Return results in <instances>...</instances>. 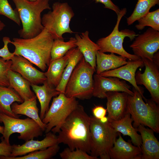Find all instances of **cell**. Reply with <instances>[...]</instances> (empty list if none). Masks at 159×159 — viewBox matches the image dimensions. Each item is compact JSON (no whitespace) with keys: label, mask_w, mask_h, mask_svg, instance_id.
Wrapping results in <instances>:
<instances>
[{"label":"cell","mask_w":159,"mask_h":159,"mask_svg":"<svg viewBox=\"0 0 159 159\" xmlns=\"http://www.w3.org/2000/svg\"><path fill=\"white\" fill-rule=\"evenodd\" d=\"M90 116L78 105L62 124L57 136L58 144L67 145L71 150L79 149L90 153Z\"/></svg>","instance_id":"6da1fadb"},{"label":"cell","mask_w":159,"mask_h":159,"mask_svg":"<svg viewBox=\"0 0 159 159\" xmlns=\"http://www.w3.org/2000/svg\"><path fill=\"white\" fill-rule=\"evenodd\" d=\"M54 39L44 28L35 37L30 39L14 38L11 41L14 47L13 52L28 59L44 71L51 61V50Z\"/></svg>","instance_id":"7a4b0ae2"},{"label":"cell","mask_w":159,"mask_h":159,"mask_svg":"<svg viewBox=\"0 0 159 159\" xmlns=\"http://www.w3.org/2000/svg\"><path fill=\"white\" fill-rule=\"evenodd\" d=\"M19 14L22 28L18 33L21 37L30 39L37 36L44 28L41 14L45 9H50L49 0H12Z\"/></svg>","instance_id":"3957f363"},{"label":"cell","mask_w":159,"mask_h":159,"mask_svg":"<svg viewBox=\"0 0 159 159\" xmlns=\"http://www.w3.org/2000/svg\"><path fill=\"white\" fill-rule=\"evenodd\" d=\"M133 95L128 97L127 110L133 121V126L137 128L139 125L146 126L154 132L159 133V108L152 99L145 102L141 94L134 87Z\"/></svg>","instance_id":"277c9868"},{"label":"cell","mask_w":159,"mask_h":159,"mask_svg":"<svg viewBox=\"0 0 159 159\" xmlns=\"http://www.w3.org/2000/svg\"><path fill=\"white\" fill-rule=\"evenodd\" d=\"M90 155L101 159H110L109 152L119 132L109 121L101 122L94 116H90Z\"/></svg>","instance_id":"5b68a950"},{"label":"cell","mask_w":159,"mask_h":159,"mask_svg":"<svg viewBox=\"0 0 159 159\" xmlns=\"http://www.w3.org/2000/svg\"><path fill=\"white\" fill-rule=\"evenodd\" d=\"M96 71L83 57L74 69L66 87L68 97L89 99L93 96V74Z\"/></svg>","instance_id":"8992f818"},{"label":"cell","mask_w":159,"mask_h":159,"mask_svg":"<svg viewBox=\"0 0 159 159\" xmlns=\"http://www.w3.org/2000/svg\"><path fill=\"white\" fill-rule=\"evenodd\" d=\"M74 15L72 9L67 3L55 2L52 5V10L43 15L42 24L54 40L64 39V34L73 33L69 25Z\"/></svg>","instance_id":"52a82bcc"},{"label":"cell","mask_w":159,"mask_h":159,"mask_svg":"<svg viewBox=\"0 0 159 159\" xmlns=\"http://www.w3.org/2000/svg\"><path fill=\"white\" fill-rule=\"evenodd\" d=\"M126 12V8L120 10V13L117 15V22L112 32L108 36L99 39L96 44L99 47V51L100 52L117 54L130 60H137L141 58L126 52L123 47V43L125 37H128L132 41L138 34H136L135 32L129 29H126L120 31L119 30L121 20Z\"/></svg>","instance_id":"ba28073f"},{"label":"cell","mask_w":159,"mask_h":159,"mask_svg":"<svg viewBox=\"0 0 159 159\" xmlns=\"http://www.w3.org/2000/svg\"><path fill=\"white\" fill-rule=\"evenodd\" d=\"M79 104L76 98L68 97L60 93L53 98L51 105L42 120L46 125L45 132L58 133L67 117Z\"/></svg>","instance_id":"9c48e42d"},{"label":"cell","mask_w":159,"mask_h":159,"mask_svg":"<svg viewBox=\"0 0 159 159\" xmlns=\"http://www.w3.org/2000/svg\"><path fill=\"white\" fill-rule=\"evenodd\" d=\"M0 122L4 125L1 138L9 144L10 136L14 133L19 134L18 139L26 141L42 136L44 131L35 121L29 117L20 119L0 113Z\"/></svg>","instance_id":"30bf717a"},{"label":"cell","mask_w":159,"mask_h":159,"mask_svg":"<svg viewBox=\"0 0 159 159\" xmlns=\"http://www.w3.org/2000/svg\"><path fill=\"white\" fill-rule=\"evenodd\" d=\"M134 54L141 59L153 61L154 54L159 49V32L150 27L138 34L130 45Z\"/></svg>","instance_id":"8fae6325"},{"label":"cell","mask_w":159,"mask_h":159,"mask_svg":"<svg viewBox=\"0 0 159 159\" xmlns=\"http://www.w3.org/2000/svg\"><path fill=\"white\" fill-rule=\"evenodd\" d=\"M145 66L143 73L138 71L135 75L137 85H143L150 92L152 99L157 104H159V65L153 60L142 59Z\"/></svg>","instance_id":"7c38bea8"},{"label":"cell","mask_w":159,"mask_h":159,"mask_svg":"<svg viewBox=\"0 0 159 159\" xmlns=\"http://www.w3.org/2000/svg\"><path fill=\"white\" fill-rule=\"evenodd\" d=\"M94 88L92 96L100 98H106L107 92L117 91L125 92L133 95L130 86L124 80L114 77H105L97 74L93 75Z\"/></svg>","instance_id":"4fadbf2b"},{"label":"cell","mask_w":159,"mask_h":159,"mask_svg":"<svg viewBox=\"0 0 159 159\" xmlns=\"http://www.w3.org/2000/svg\"><path fill=\"white\" fill-rule=\"evenodd\" d=\"M11 60L10 70L20 74L31 84H43L46 80L44 72L36 68L31 62L22 56L14 55Z\"/></svg>","instance_id":"5bb4252c"},{"label":"cell","mask_w":159,"mask_h":159,"mask_svg":"<svg viewBox=\"0 0 159 159\" xmlns=\"http://www.w3.org/2000/svg\"><path fill=\"white\" fill-rule=\"evenodd\" d=\"M144 65L141 59L136 60H130L125 64L116 69L105 71L100 74L105 77H114L122 79L130 83L133 87L141 95L143 98L147 100L143 95L142 90L137 84L135 75L137 69Z\"/></svg>","instance_id":"9a60e30c"},{"label":"cell","mask_w":159,"mask_h":159,"mask_svg":"<svg viewBox=\"0 0 159 159\" xmlns=\"http://www.w3.org/2000/svg\"><path fill=\"white\" fill-rule=\"evenodd\" d=\"M56 144H58L57 136L51 131L46 133L42 140L33 139L26 141L21 145H13L10 157L23 156L34 151L46 149Z\"/></svg>","instance_id":"2e32d148"},{"label":"cell","mask_w":159,"mask_h":159,"mask_svg":"<svg viewBox=\"0 0 159 159\" xmlns=\"http://www.w3.org/2000/svg\"><path fill=\"white\" fill-rule=\"evenodd\" d=\"M127 93L117 91L107 92V110L109 121L118 120L127 112V105L128 96Z\"/></svg>","instance_id":"e0dca14e"},{"label":"cell","mask_w":159,"mask_h":159,"mask_svg":"<svg viewBox=\"0 0 159 159\" xmlns=\"http://www.w3.org/2000/svg\"><path fill=\"white\" fill-rule=\"evenodd\" d=\"M137 129L142 138L141 159H159V142L154 131L141 125H139Z\"/></svg>","instance_id":"ac0fdd59"},{"label":"cell","mask_w":159,"mask_h":159,"mask_svg":"<svg viewBox=\"0 0 159 159\" xmlns=\"http://www.w3.org/2000/svg\"><path fill=\"white\" fill-rule=\"evenodd\" d=\"M119 132V138L110 150L109 155L112 159H141L140 147L133 145L130 140L127 142Z\"/></svg>","instance_id":"d6986e66"},{"label":"cell","mask_w":159,"mask_h":159,"mask_svg":"<svg viewBox=\"0 0 159 159\" xmlns=\"http://www.w3.org/2000/svg\"><path fill=\"white\" fill-rule=\"evenodd\" d=\"M89 34L87 31L82 33L80 35L76 34V45L86 61L96 71V54L100 49L96 43L90 39Z\"/></svg>","instance_id":"ffe728a7"},{"label":"cell","mask_w":159,"mask_h":159,"mask_svg":"<svg viewBox=\"0 0 159 159\" xmlns=\"http://www.w3.org/2000/svg\"><path fill=\"white\" fill-rule=\"evenodd\" d=\"M109 121L117 132L121 133L124 136H129L131 138V142L135 145L140 147L142 143L141 136L138 133L137 128L132 125L133 120L128 112H127L125 115L118 120Z\"/></svg>","instance_id":"44dd1931"},{"label":"cell","mask_w":159,"mask_h":159,"mask_svg":"<svg viewBox=\"0 0 159 159\" xmlns=\"http://www.w3.org/2000/svg\"><path fill=\"white\" fill-rule=\"evenodd\" d=\"M71 49L62 57L51 61L47 71L44 72L46 81L51 87L55 88L59 84L70 54Z\"/></svg>","instance_id":"7402d4cb"},{"label":"cell","mask_w":159,"mask_h":159,"mask_svg":"<svg viewBox=\"0 0 159 159\" xmlns=\"http://www.w3.org/2000/svg\"><path fill=\"white\" fill-rule=\"evenodd\" d=\"M127 59L113 53L107 54L98 51L96 54V74H100L105 72L114 69L126 64Z\"/></svg>","instance_id":"603a6c76"},{"label":"cell","mask_w":159,"mask_h":159,"mask_svg":"<svg viewBox=\"0 0 159 159\" xmlns=\"http://www.w3.org/2000/svg\"><path fill=\"white\" fill-rule=\"evenodd\" d=\"M37 98L24 101L20 104L15 102L11 105V108L15 114L24 115L33 119L40 126L44 131L45 130L46 125L43 122L39 115Z\"/></svg>","instance_id":"cb8c5ba5"},{"label":"cell","mask_w":159,"mask_h":159,"mask_svg":"<svg viewBox=\"0 0 159 159\" xmlns=\"http://www.w3.org/2000/svg\"><path fill=\"white\" fill-rule=\"evenodd\" d=\"M9 87L14 89L24 100L37 97L30 88L31 83L18 72L10 69L8 72Z\"/></svg>","instance_id":"d4e9b609"},{"label":"cell","mask_w":159,"mask_h":159,"mask_svg":"<svg viewBox=\"0 0 159 159\" xmlns=\"http://www.w3.org/2000/svg\"><path fill=\"white\" fill-rule=\"evenodd\" d=\"M42 86L31 84L32 89L36 94L40 105V117L42 120L49 108V105L52 98L58 95L60 93L55 88L51 87L44 81Z\"/></svg>","instance_id":"484cf974"},{"label":"cell","mask_w":159,"mask_h":159,"mask_svg":"<svg viewBox=\"0 0 159 159\" xmlns=\"http://www.w3.org/2000/svg\"><path fill=\"white\" fill-rule=\"evenodd\" d=\"M24 100L13 88L0 85V113L10 117L19 118L20 115L15 114L12 111L11 105L15 102L21 103Z\"/></svg>","instance_id":"4316f807"},{"label":"cell","mask_w":159,"mask_h":159,"mask_svg":"<svg viewBox=\"0 0 159 159\" xmlns=\"http://www.w3.org/2000/svg\"><path fill=\"white\" fill-rule=\"evenodd\" d=\"M83 57L77 47L71 49L68 63L63 72L60 81L55 88L61 93H64L67 83L75 67Z\"/></svg>","instance_id":"83f0119b"},{"label":"cell","mask_w":159,"mask_h":159,"mask_svg":"<svg viewBox=\"0 0 159 159\" xmlns=\"http://www.w3.org/2000/svg\"><path fill=\"white\" fill-rule=\"evenodd\" d=\"M76 42L75 37H71L66 42L64 39H54L51 50V61L63 57L70 50L76 47Z\"/></svg>","instance_id":"f1b7e54d"},{"label":"cell","mask_w":159,"mask_h":159,"mask_svg":"<svg viewBox=\"0 0 159 159\" xmlns=\"http://www.w3.org/2000/svg\"><path fill=\"white\" fill-rule=\"evenodd\" d=\"M159 4V0H138L132 13L127 19L128 25L133 24L149 12L152 7Z\"/></svg>","instance_id":"f546056e"},{"label":"cell","mask_w":159,"mask_h":159,"mask_svg":"<svg viewBox=\"0 0 159 159\" xmlns=\"http://www.w3.org/2000/svg\"><path fill=\"white\" fill-rule=\"evenodd\" d=\"M59 149V144H56L46 149L34 151L19 157H6L0 155V159H49L55 156Z\"/></svg>","instance_id":"4dcf8cb0"},{"label":"cell","mask_w":159,"mask_h":159,"mask_svg":"<svg viewBox=\"0 0 159 159\" xmlns=\"http://www.w3.org/2000/svg\"><path fill=\"white\" fill-rule=\"evenodd\" d=\"M137 21L138 23L135 26L138 30H142L145 26H148L159 31V9L149 12Z\"/></svg>","instance_id":"1f68e13d"},{"label":"cell","mask_w":159,"mask_h":159,"mask_svg":"<svg viewBox=\"0 0 159 159\" xmlns=\"http://www.w3.org/2000/svg\"><path fill=\"white\" fill-rule=\"evenodd\" d=\"M0 14L4 15L14 21L18 25L21 24L18 12L13 9L7 0H0Z\"/></svg>","instance_id":"d6a6232c"},{"label":"cell","mask_w":159,"mask_h":159,"mask_svg":"<svg viewBox=\"0 0 159 159\" xmlns=\"http://www.w3.org/2000/svg\"><path fill=\"white\" fill-rule=\"evenodd\" d=\"M59 155L62 159H98L81 150H71L68 147L65 148Z\"/></svg>","instance_id":"836d02e7"},{"label":"cell","mask_w":159,"mask_h":159,"mask_svg":"<svg viewBox=\"0 0 159 159\" xmlns=\"http://www.w3.org/2000/svg\"><path fill=\"white\" fill-rule=\"evenodd\" d=\"M11 63V60H5L0 58V85L9 86L8 72L10 69Z\"/></svg>","instance_id":"e575fe53"},{"label":"cell","mask_w":159,"mask_h":159,"mask_svg":"<svg viewBox=\"0 0 159 159\" xmlns=\"http://www.w3.org/2000/svg\"><path fill=\"white\" fill-rule=\"evenodd\" d=\"M4 43L3 47L0 49V57L5 60H11L14 56L13 53L10 52L8 48V45L11 41L9 37H4L3 38Z\"/></svg>","instance_id":"d590c367"},{"label":"cell","mask_w":159,"mask_h":159,"mask_svg":"<svg viewBox=\"0 0 159 159\" xmlns=\"http://www.w3.org/2000/svg\"><path fill=\"white\" fill-rule=\"evenodd\" d=\"M0 143V155L6 157H10L11 154L12 145L6 143L2 138Z\"/></svg>","instance_id":"8d00e7d4"},{"label":"cell","mask_w":159,"mask_h":159,"mask_svg":"<svg viewBox=\"0 0 159 159\" xmlns=\"http://www.w3.org/2000/svg\"><path fill=\"white\" fill-rule=\"evenodd\" d=\"M93 116L99 120L105 117L107 110L101 106H96L92 110Z\"/></svg>","instance_id":"74e56055"},{"label":"cell","mask_w":159,"mask_h":159,"mask_svg":"<svg viewBox=\"0 0 159 159\" xmlns=\"http://www.w3.org/2000/svg\"><path fill=\"white\" fill-rule=\"evenodd\" d=\"M96 3H100L103 4L104 7L114 11L117 15L120 11L119 7L115 5L111 0H95Z\"/></svg>","instance_id":"f35d334b"},{"label":"cell","mask_w":159,"mask_h":159,"mask_svg":"<svg viewBox=\"0 0 159 159\" xmlns=\"http://www.w3.org/2000/svg\"><path fill=\"white\" fill-rule=\"evenodd\" d=\"M5 26V24L0 20V31L2 30Z\"/></svg>","instance_id":"ab89813d"},{"label":"cell","mask_w":159,"mask_h":159,"mask_svg":"<svg viewBox=\"0 0 159 159\" xmlns=\"http://www.w3.org/2000/svg\"><path fill=\"white\" fill-rule=\"evenodd\" d=\"M4 127L1 126L0 125V136L1 134H2L3 133V130H4Z\"/></svg>","instance_id":"60d3db41"},{"label":"cell","mask_w":159,"mask_h":159,"mask_svg":"<svg viewBox=\"0 0 159 159\" xmlns=\"http://www.w3.org/2000/svg\"><path fill=\"white\" fill-rule=\"evenodd\" d=\"M30 0V1H36V0Z\"/></svg>","instance_id":"b9f144b4"}]
</instances>
